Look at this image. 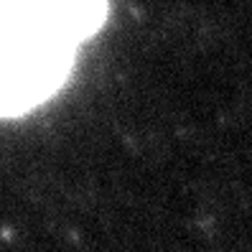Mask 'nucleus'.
I'll use <instances>...</instances> for the list:
<instances>
[{
	"instance_id": "obj_1",
	"label": "nucleus",
	"mask_w": 252,
	"mask_h": 252,
	"mask_svg": "<svg viewBox=\"0 0 252 252\" xmlns=\"http://www.w3.org/2000/svg\"><path fill=\"white\" fill-rule=\"evenodd\" d=\"M105 13L107 0H0V115L49 99Z\"/></svg>"
}]
</instances>
